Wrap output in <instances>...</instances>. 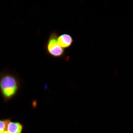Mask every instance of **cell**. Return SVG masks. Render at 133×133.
I'll list each match as a JSON object with an SVG mask.
<instances>
[{
    "instance_id": "cell-6",
    "label": "cell",
    "mask_w": 133,
    "mask_h": 133,
    "mask_svg": "<svg viewBox=\"0 0 133 133\" xmlns=\"http://www.w3.org/2000/svg\"><path fill=\"white\" fill-rule=\"evenodd\" d=\"M9 133V132H8L7 131H5V132H3V133Z\"/></svg>"
},
{
    "instance_id": "cell-4",
    "label": "cell",
    "mask_w": 133,
    "mask_h": 133,
    "mask_svg": "<svg viewBox=\"0 0 133 133\" xmlns=\"http://www.w3.org/2000/svg\"><path fill=\"white\" fill-rule=\"evenodd\" d=\"M24 126L20 123L12 122L8 123L6 128V131L9 133H22Z\"/></svg>"
},
{
    "instance_id": "cell-2",
    "label": "cell",
    "mask_w": 133,
    "mask_h": 133,
    "mask_svg": "<svg viewBox=\"0 0 133 133\" xmlns=\"http://www.w3.org/2000/svg\"><path fill=\"white\" fill-rule=\"evenodd\" d=\"M58 33L53 31L50 34L45 44V49L47 54L55 58H61L65 55L64 49L61 47L57 43Z\"/></svg>"
},
{
    "instance_id": "cell-1",
    "label": "cell",
    "mask_w": 133,
    "mask_h": 133,
    "mask_svg": "<svg viewBox=\"0 0 133 133\" xmlns=\"http://www.w3.org/2000/svg\"><path fill=\"white\" fill-rule=\"evenodd\" d=\"M19 88V80L15 74L5 70L0 73V92L5 102L16 95Z\"/></svg>"
},
{
    "instance_id": "cell-3",
    "label": "cell",
    "mask_w": 133,
    "mask_h": 133,
    "mask_svg": "<svg viewBox=\"0 0 133 133\" xmlns=\"http://www.w3.org/2000/svg\"><path fill=\"white\" fill-rule=\"evenodd\" d=\"M74 42V39L70 35L63 34L58 36L57 43L63 49H68L71 46Z\"/></svg>"
},
{
    "instance_id": "cell-5",
    "label": "cell",
    "mask_w": 133,
    "mask_h": 133,
    "mask_svg": "<svg viewBox=\"0 0 133 133\" xmlns=\"http://www.w3.org/2000/svg\"><path fill=\"white\" fill-rule=\"evenodd\" d=\"M11 121V119H0V133L6 131L8 124Z\"/></svg>"
}]
</instances>
